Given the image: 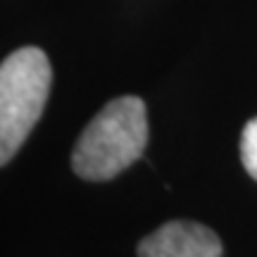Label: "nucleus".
I'll list each match as a JSON object with an SVG mask.
<instances>
[{
    "instance_id": "f257e3e1",
    "label": "nucleus",
    "mask_w": 257,
    "mask_h": 257,
    "mask_svg": "<svg viewBox=\"0 0 257 257\" xmlns=\"http://www.w3.org/2000/svg\"><path fill=\"white\" fill-rule=\"evenodd\" d=\"M146 146V102L136 95H121L107 102L83 128L72 153V169L86 181H110L134 165Z\"/></svg>"
},
{
    "instance_id": "f03ea898",
    "label": "nucleus",
    "mask_w": 257,
    "mask_h": 257,
    "mask_svg": "<svg viewBox=\"0 0 257 257\" xmlns=\"http://www.w3.org/2000/svg\"><path fill=\"white\" fill-rule=\"evenodd\" d=\"M53 67L41 48L27 46L0 62V167L24 146L43 114Z\"/></svg>"
},
{
    "instance_id": "7ed1b4c3",
    "label": "nucleus",
    "mask_w": 257,
    "mask_h": 257,
    "mask_svg": "<svg viewBox=\"0 0 257 257\" xmlns=\"http://www.w3.org/2000/svg\"><path fill=\"white\" fill-rule=\"evenodd\" d=\"M138 257H221L219 236L198 221L174 219L138 243Z\"/></svg>"
},
{
    "instance_id": "20e7f679",
    "label": "nucleus",
    "mask_w": 257,
    "mask_h": 257,
    "mask_svg": "<svg viewBox=\"0 0 257 257\" xmlns=\"http://www.w3.org/2000/svg\"><path fill=\"white\" fill-rule=\"evenodd\" d=\"M240 160H243L245 172L257 181V117L243 126V134H240Z\"/></svg>"
}]
</instances>
